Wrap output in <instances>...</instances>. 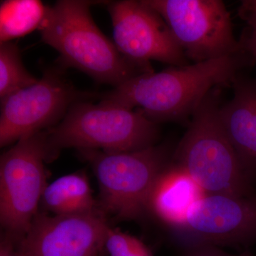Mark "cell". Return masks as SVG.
<instances>
[{
    "label": "cell",
    "mask_w": 256,
    "mask_h": 256,
    "mask_svg": "<svg viewBox=\"0 0 256 256\" xmlns=\"http://www.w3.org/2000/svg\"><path fill=\"white\" fill-rule=\"evenodd\" d=\"M248 53L174 67L134 77L102 96V102L138 108L156 124L193 116L214 88L233 84L246 64Z\"/></svg>",
    "instance_id": "6da1fadb"
},
{
    "label": "cell",
    "mask_w": 256,
    "mask_h": 256,
    "mask_svg": "<svg viewBox=\"0 0 256 256\" xmlns=\"http://www.w3.org/2000/svg\"><path fill=\"white\" fill-rule=\"evenodd\" d=\"M100 2L60 0L48 6L40 28L44 43L60 54V66L86 74L114 88L149 70L124 58L98 28L90 13Z\"/></svg>",
    "instance_id": "7a4b0ae2"
},
{
    "label": "cell",
    "mask_w": 256,
    "mask_h": 256,
    "mask_svg": "<svg viewBox=\"0 0 256 256\" xmlns=\"http://www.w3.org/2000/svg\"><path fill=\"white\" fill-rule=\"evenodd\" d=\"M48 162L68 148L110 152L141 150L156 146L158 124L142 111L100 101H80L55 127L45 130Z\"/></svg>",
    "instance_id": "3957f363"
},
{
    "label": "cell",
    "mask_w": 256,
    "mask_h": 256,
    "mask_svg": "<svg viewBox=\"0 0 256 256\" xmlns=\"http://www.w3.org/2000/svg\"><path fill=\"white\" fill-rule=\"evenodd\" d=\"M214 90L192 116L191 124L172 156L206 194L242 197L256 194L220 118Z\"/></svg>",
    "instance_id": "277c9868"
},
{
    "label": "cell",
    "mask_w": 256,
    "mask_h": 256,
    "mask_svg": "<svg viewBox=\"0 0 256 256\" xmlns=\"http://www.w3.org/2000/svg\"><path fill=\"white\" fill-rule=\"evenodd\" d=\"M78 152L92 165L97 178L99 208L106 216L121 220H139L148 212L153 186L171 163L174 153L165 144L128 152Z\"/></svg>",
    "instance_id": "5b68a950"
},
{
    "label": "cell",
    "mask_w": 256,
    "mask_h": 256,
    "mask_svg": "<svg viewBox=\"0 0 256 256\" xmlns=\"http://www.w3.org/2000/svg\"><path fill=\"white\" fill-rule=\"evenodd\" d=\"M46 132L23 138L0 159V222L18 240L38 214L46 190Z\"/></svg>",
    "instance_id": "8992f818"
},
{
    "label": "cell",
    "mask_w": 256,
    "mask_h": 256,
    "mask_svg": "<svg viewBox=\"0 0 256 256\" xmlns=\"http://www.w3.org/2000/svg\"><path fill=\"white\" fill-rule=\"evenodd\" d=\"M162 18L186 58L194 63L244 50L220 0H146Z\"/></svg>",
    "instance_id": "52a82bcc"
},
{
    "label": "cell",
    "mask_w": 256,
    "mask_h": 256,
    "mask_svg": "<svg viewBox=\"0 0 256 256\" xmlns=\"http://www.w3.org/2000/svg\"><path fill=\"white\" fill-rule=\"evenodd\" d=\"M64 68H48L36 84L1 99V148L55 127L72 106L90 99L67 80Z\"/></svg>",
    "instance_id": "ba28073f"
},
{
    "label": "cell",
    "mask_w": 256,
    "mask_h": 256,
    "mask_svg": "<svg viewBox=\"0 0 256 256\" xmlns=\"http://www.w3.org/2000/svg\"><path fill=\"white\" fill-rule=\"evenodd\" d=\"M184 250L196 246L248 248L256 244V194H206L174 229Z\"/></svg>",
    "instance_id": "9c48e42d"
},
{
    "label": "cell",
    "mask_w": 256,
    "mask_h": 256,
    "mask_svg": "<svg viewBox=\"0 0 256 256\" xmlns=\"http://www.w3.org/2000/svg\"><path fill=\"white\" fill-rule=\"evenodd\" d=\"M114 44L132 63L154 72L152 60L174 66H186V57L162 18L146 0L110 2Z\"/></svg>",
    "instance_id": "30bf717a"
},
{
    "label": "cell",
    "mask_w": 256,
    "mask_h": 256,
    "mask_svg": "<svg viewBox=\"0 0 256 256\" xmlns=\"http://www.w3.org/2000/svg\"><path fill=\"white\" fill-rule=\"evenodd\" d=\"M110 227L101 212L54 216L38 213L18 248L24 256H99Z\"/></svg>",
    "instance_id": "8fae6325"
},
{
    "label": "cell",
    "mask_w": 256,
    "mask_h": 256,
    "mask_svg": "<svg viewBox=\"0 0 256 256\" xmlns=\"http://www.w3.org/2000/svg\"><path fill=\"white\" fill-rule=\"evenodd\" d=\"M233 98L220 108V122L244 172L256 182V80L238 76Z\"/></svg>",
    "instance_id": "7c38bea8"
},
{
    "label": "cell",
    "mask_w": 256,
    "mask_h": 256,
    "mask_svg": "<svg viewBox=\"0 0 256 256\" xmlns=\"http://www.w3.org/2000/svg\"><path fill=\"white\" fill-rule=\"evenodd\" d=\"M205 195L192 176L172 161L153 186L148 212L173 230L183 223L190 208Z\"/></svg>",
    "instance_id": "4fadbf2b"
},
{
    "label": "cell",
    "mask_w": 256,
    "mask_h": 256,
    "mask_svg": "<svg viewBox=\"0 0 256 256\" xmlns=\"http://www.w3.org/2000/svg\"><path fill=\"white\" fill-rule=\"evenodd\" d=\"M41 203L45 210L55 216L101 212L84 172L66 175L47 185Z\"/></svg>",
    "instance_id": "5bb4252c"
},
{
    "label": "cell",
    "mask_w": 256,
    "mask_h": 256,
    "mask_svg": "<svg viewBox=\"0 0 256 256\" xmlns=\"http://www.w3.org/2000/svg\"><path fill=\"white\" fill-rule=\"evenodd\" d=\"M48 6L38 0H6L0 8V42H12L40 26Z\"/></svg>",
    "instance_id": "9a60e30c"
},
{
    "label": "cell",
    "mask_w": 256,
    "mask_h": 256,
    "mask_svg": "<svg viewBox=\"0 0 256 256\" xmlns=\"http://www.w3.org/2000/svg\"><path fill=\"white\" fill-rule=\"evenodd\" d=\"M25 68L18 45L0 44V97H6L38 82Z\"/></svg>",
    "instance_id": "2e32d148"
},
{
    "label": "cell",
    "mask_w": 256,
    "mask_h": 256,
    "mask_svg": "<svg viewBox=\"0 0 256 256\" xmlns=\"http://www.w3.org/2000/svg\"><path fill=\"white\" fill-rule=\"evenodd\" d=\"M105 250L109 256H153L142 240L111 227L108 230Z\"/></svg>",
    "instance_id": "e0dca14e"
},
{
    "label": "cell",
    "mask_w": 256,
    "mask_h": 256,
    "mask_svg": "<svg viewBox=\"0 0 256 256\" xmlns=\"http://www.w3.org/2000/svg\"><path fill=\"white\" fill-rule=\"evenodd\" d=\"M183 256H255L249 250H244L237 255L228 254L220 250V247L212 246H196L184 250Z\"/></svg>",
    "instance_id": "ac0fdd59"
},
{
    "label": "cell",
    "mask_w": 256,
    "mask_h": 256,
    "mask_svg": "<svg viewBox=\"0 0 256 256\" xmlns=\"http://www.w3.org/2000/svg\"><path fill=\"white\" fill-rule=\"evenodd\" d=\"M247 22L248 28L244 33L240 44L249 56L256 60V22Z\"/></svg>",
    "instance_id": "d6986e66"
},
{
    "label": "cell",
    "mask_w": 256,
    "mask_h": 256,
    "mask_svg": "<svg viewBox=\"0 0 256 256\" xmlns=\"http://www.w3.org/2000/svg\"><path fill=\"white\" fill-rule=\"evenodd\" d=\"M0 256H24L18 248V240L5 232L1 236Z\"/></svg>",
    "instance_id": "ffe728a7"
},
{
    "label": "cell",
    "mask_w": 256,
    "mask_h": 256,
    "mask_svg": "<svg viewBox=\"0 0 256 256\" xmlns=\"http://www.w3.org/2000/svg\"><path fill=\"white\" fill-rule=\"evenodd\" d=\"M242 14L246 21L256 22V0L244 2L242 8Z\"/></svg>",
    "instance_id": "44dd1931"
}]
</instances>
